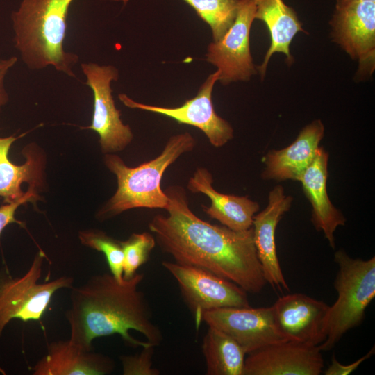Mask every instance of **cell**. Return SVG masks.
Here are the masks:
<instances>
[{
	"label": "cell",
	"mask_w": 375,
	"mask_h": 375,
	"mask_svg": "<svg viewBox=\"0 0 375 375\" xmlns=\"http://www.w3.org/2000/svg\"><path fill=\"white\" fill-rule=\"evenodd\" d=\"M168 215L149 224L156 243L175 262L199 267L229 280L247 292L259 293L267 283L253 242V228L235 231L210 224L190 208L180 185L168 187Z\"/></svg>",
	"instance_id": "6da1fadb"
},
{
	"label": "cell",
	"mask_w": 375,
	"mask_h": 375,
	"mask_svg": "<svg viewBox=\"0 0 375 375\" xmlns=\"http://www.w3.org/2000/svg\"><path fill=\"white\" fill-rule=\"evenodd\" d=\"M143 274L117 280L110 273L90 277L72 287L65 317L69 340L87 349L99 337L117 334L133 347L158 346L163 336L152 317L149 302L139 289Z\"/></svg>",
	"instance_id": "7a4b0ae2"
},
{
	"label": "cell",
	"mask_w": 375,
	"mask_h": 375,
	"mask_svg": "<svg viewBox=\"0 0 375 375\" xmlns=\"http://www.w3.org/2000/svg\"><path fill=\"white\" fill-rule=\"evenodd\" d=\"M74 0H22L11 14L14 46L29 69L51 65L76 78L77 54L65 50L69 9Z\"/></svg>",
	"instance_id": "3957f363"
},
{
	"label": "cell",
	"mask_w": 375,
	"mask_h": 375,
	"mask_svg": "<svg viewBox=\"0 0 375 375\" xmlns=\"http://www.w3.org/2000/svg\"><path fill=\"white\" fill-rule=\"evenodd\" d=\"M195 145L194 138L188 132L172 135L160 154L135 167L127 166L117 155L106 153L104 162L117 177V189L99 216L108 218L135 208L167 210L169 199L161 188L163 174L181 156L192 151Z\"/></svg>",
	"instance_id": "277c9868"
},
{
	"label": "cell",
	"mask_w": 375,
	"mask_h": 375,
	"mask_svg": "<svg viewBox=\"0 0 375 375\" xmlns=\"http://www.w3.org/2000/svg\"><path fill=\"white\" fill-rule=\"evenodd\" d=\"M338 271L334 281L338 293L330 306L326 338L319 348L331 350L349 330L360 325L365 310L375 297V257L353 258L344 251L334 255Z\"/></svg>",
	"instance_id": "5b68a950"
},
{
	"label": "cell",
	"mask_w": 375,
	"mask_h": 375,
	"mask_svg": "<svg viewBox=\"0 0 375 375\" xmlns=\"http://www.w3.org/2000/svg\"><path fill=\"white\" fill-rule=\"evenodd\" d=\"M44 258L40 251L22 276L0 278V337L12 319L40 322L55 292L73 287L70 276L39 283Z\"/></svg>",
	"instance_id": "8992f818"
},
{
	"label": "cell",
	"mask_w": 375,
	"mask_h": 375,
	"mask_svg": "<svg viewBox=\"0 0 375 375\" xmlns=\"http://www.w3.org/2000/svg\"><path fill=\"white\" fill-rule=\"evenodd\" d=\"M181 297L194 317L197 326L206 311L226 307H249L247 293L233 282L207 270L176 262L163 261Z\"/></svg>",
	"instance_id": "52a82bcc"
},
{
	"label": "cell",
	"mask_w": 375,
	"mask_h": 375,
	"mask_svg": "<svg viewBox=\"0 0 375 375\" xmlns=\"http://www.w3.org/2000/svg\"><path fill=\"white\" fill-rule=\"evenodd\" d=\"M81 67L86 77L85 84L94 96L92 123L82 128L99 135L101 150L106 154L124 149L133 140V134L130 126L123 124L112 95L111 83L118 80V69L113 65L94 62H83Z\"/></svg>",
	"instance_id": "ba28073f"
},
{
	"label": "cell",
	"mask_w": 375,
	"mask_h": 375,
	"mask_svg": "<svg viewBox=\"0 0 375 375\" xmlns=\"http://www.w3.org/2000/svg\"><path fill=\"white\" fill-rule=\"evenodd\" d=\"M335 42L359 63L360 74L375 67V0H336L330 22Z\"/></svg>",
	"instance_id": "9c48e42d"
},
{
	"label": "cell",
	"mask_w": 375,
	"mask_h": 375,
	"mask_svg": "<svg viewBox=\"0 0 375 375\" xmlns=\"http://www.w3.org/2000/svg\"><path fill=\"white\" fill-rule=\"evenodd\" d=\"M253 0H239L235 18L217 41L208 47L206 60L219 72V81L226 85L247 81L257 74L250 51V31L255 19Z\"/></svg>",
	"instance_id": "30bf717a"
},
{
	"label": "cell",
	"mask_w": 375,
	"mask_h": 375,
	"mask_svg": "<svg viewBox=\"0 0 375 375\" xmlns=\"http://www.w3.org/2000/svg\"><path fill=\"white\" fill-rule=\"evenodd\" d=\"M219 72L210 74L199 88L197 95L176 108L148 105L137 102L125 94H119V99L126 106L158 113L170 117L179 124H185L199 128L208 138L210 143L220 147L233 138V128L215 112L212 93L215 83L219 80Z\"/></svg>",
	"instance_id": "8fae6325"
},
{
	"label": "cell",
	"mask_w": 375,
	"mask_h": 375,
	"mask_svg": "<svg viewBox=\"0 0 375 375\" xmlns=\"http://www.w3.org/2000/svg\"><path fill=\"white\" fill-rule=\"evenodd\" d=\"M201 321L233 338L249 354L287 341L279 333L272 307H226L206 311Z\"/></svg>",
	"instance_id": "7c38bea8"
},
{
	"label": "cell",
	"mask_w": 375,
	"mask_h": 375,
	"mask_svg": "<svg viewBox=\"0 0 375 375\" xmlns=\"http://www.w3.org/2000/svg\"><path fill=\"white\" fill-rule=\"evenodd\" d=\"M276 326L286 340L319 346L326 338L330 306L302 293L280 297L271 306Z\"/></svg>",
	"instance_id": "4fadbf2b"
},
{
	"label": "cell",
	"mask_w": 375,
	"mask_h": 375,
	"mask_svg": "<svg viewBox=\"0 0 375 375\" xmlns=\"http://www.w3.org/2000/svg\"><path fill=\"white\" fill-rule=\"evenodd\" d=\"M318 346L284 341L249 353L242 375H319L324 359Z\"/></svg>",
	"instance_id": "5bb4252c"
},
{
	"label": "cell",
	"mask_w": 375,
	"mask_h": 375,
	"mask_svg": "<svg viewBox=\"0 0 375 375\" xmlns=\"http://www.w3.org/2000/svg\"><path fill=\"white\" fill-rule=\"evenodd\" d=\"M292 198L285 194L281 185L269 192L266 208L256 214L253 220V242L267 283L280 290L290 288L285 279L278 258L275 241L276 226L291 206Z\"/></svg>",
	"instance_id": "9a60e30c"
},
{
	"label": "cell",
	"mask_w": 375,
	"mask_h": 375,
	"mask_svg": "<svg viewBox=\"0 0 375 375\" xmlns=\"http://www.w3.org/2000/svg\"><path fill=\"white\" fill-rule=\"evenodd\" d=\"M212 182L210 171L201 167L190 178L187 188L192 193H201L209 198L211 204L202 205L203 210L223 226L235 231L252 228L253 217L259 210L258 203L247 197L219 192L212 187Z\"/></svg>",
	"instance_id": "2e32d148"
},
{
	"label": "cell",
	"mask_w": 375,
	"mask_h": 375,
	"mask_svg": "<svg viewBox=\"0 0 375 375\" xmlns=\"http://www.w3.org/2000/svg\"><path fill=\"white\" fill-rule=\"evenodd\" d=\"M115 368L108 356L67 340L50 343L47 354L32 368L33 375H105Z\"/></svg>",
	"instance_id": "e0dca14e"
},
{
	"label": "cell",
	"mask_w": 375,
	"mask_h": 375,
	"mask_svg": "<svg viewBox=\"0 0 375 375\" xmlns=\"http://www.w3.org/2000/svg\"><path fill=\"white\" fill-rule=\"evenodd\" d=\"M324 126L315 120L303 128L295 140L287 147L271 150L265 157V167L262 177L267 180H295L315 158L323 138Z\"/></svg>",
	"instance_id": "ac0fdd59"
},
{
	"label": "cell",
	"mask_w": 375,
	"mask_h": 375,
	"mask_svg": "<svg viewBox=\"0 0 375 375\" xmlns=\"http://www.w3.org/2000/svg\"><path fill=\"white\" fill-rule=\"evenodd\" d=\"M328 154L323 147L305 169L299 181L312 206V222L317 231H322L329 245L335 248L334 233L344 226L346 219L331 202L326 190Z\"/></svg>",
	"instance_id": "d6986e66"
},
{
	"label": "cell",
	"mask_w": 375,
	"mask_h": 375,
	"mask_svg": "<svg viewBox=\"0 0 375 375\" xmlns=\"http://www.w3.org/2000/svg\"><path fill=\"white\" fill-rule=\"evenodd\" d=\"M256 6L255 19L262 21L270 35V45L262 63L257 67L262 78L272 56L275 53H284L288 65L293 58L290 44L298 32H305L294 10L287 6L283 0H253Z\"/></svg>",
	"instance_id": "ffe728a7"
},
{
	"label": "cell",
	"mask_w": 375,
	"mask_h": 375,
	"mask_svg": "<svg viewBox=\"0 0 375 375\" xmlns=\"http://www.w3.org/2000/svg\"><path fill=\"white\" fill-rule=\"evenodd\" d=\"M24 135L0 137V197L4 198V203L17 201L26 195L21 188L23 183H28L29 186L36 188L42 183V158L38 154L31 149H26V161L22 165H15L8 158L12 144Z\"/></svg>",
	"instance_id": "44dd1931"
},
{
	"label": "cell",
	"mask_w": 375,
	"mask_h": 375,
	"mask_svg": "<svg viewBox=\"0 0 375 375\" xmlns=\"http://www.w3.org/2000/svg\"><path fill=\"white\" fill-rule=\"evenodd\" d=\"M201 349L207 375H242L246 353L240 344L224 332L208 326Z\"/></svg>",
	"instance_id": "7402d4cb"
},
{
	"label": "cell",
	"mask_w": 375,
	"mask_h": 375,
	"mask_svg": "<svg viewBox=\"0 0 375 375\" xmlns=\"http://www.w3.org/2000/svg\"><path fill=\"white\" fill-rule=\"evenodd\" d=\"M121 1L126 4L130 0ZM211 28L214 42L219 40L233 24L239 0H184Z\"/></svg>",
	"instance_id": "603a6c76"
},
{
	"label": "cell",
	"mask_w": 375,
	"mask_h": 375,
	"mask_svg": "<svg viewBox=\"0 0 375 375\" xmlns=\"http://www.w3.org/2000/svg\"><path fill=\"white\" fill-rule=\"evenodd\" d=\"M79 240L83 245L102 252L106 257L110 274L119 281L124 280V252L119 241L97 230L81 231Z\"/></svg>",
	"instance_id": "cb8c5ba5"
},
{
	"label": "cell",
	"mask_w": 375,
	"mask_h": 375,
	"mask_svg": "<svg viewBox=\"0 0 375 375\" xmlns=\"http://www.w3.org/2000/svg\"><path fill=\"white\" fill-rule=\"evenodd\" d=\"M120 243L124 252L123 278L129 279L137 273L140 266L147 262L156 241L151 233L143 232L133 233Z\"/></svg>",
	"instance_id": "d4e9b609"
},
{
	"label": "cell",
	"mask_w": 375,
	"mask_h": 375,
	"mask_svg": "<svg viewBox=\"0 0 375 375\" xmlns=\"http://www.w3.org/2000/svg\"><path fill=\"white\" fill-rule=\"evenodd\" d=\"M156 346L149 344L134 355L120 356L124 375H159L160 371L153 367L152 356Z\"/></svg>",
	"instance_id": "484cf974"
},
{
	"label": "cell",
	"mask_w": 375,
	"mask_h": 375,
	"mask_svg": "<svg viewBox=\"0 0 375 375\" xmlns=\"http://www.w3.org/2000/svg\"><path fill=\"white\" fill-rule=\"evenodd\" d=\"M36 189L34 186H29L26 192V195L22 199L15 202L6 203L0 206V235L8 224L11 223L22 224V222L15 219V212L19 206L28 201L34 202L40 198Z\"/></svg>",
	"instance_id": "4316f807"
},
{
	"label": "cell",
	"mask_w": 375,
	"mask_h": 375,
	"mask_svg": "<svg viewBox=\"0 0 375 375\" xmlns=\"http://www.w3.org/2000/svg\"><path fill=\"white\" fill-rule=\"evenodd\" d=\"M374 353V347L370 349L365 355L351 364L342 365L333 354L331 358V363L324 371L325 375H348L355 371L359 365L365 360L369 358Z\"/></svg>",
	"instance_id": "83f0119b"
},
{
	"label": "cell",
	"mask_w": 375,
	"mask_h": 375,
	"mask_svg": "<svg viewBox=\"0 0 375 375\" xmlns=\"http://www.w3.org/2000/svg\"><path fill=\"white\" fill-rule=\"evenodd\" d=\"M18 58L12 56L8 58H0V110L9 99L8 92L6 90L4 80L9 70L16 64Z\"/></svg>",
	"instance_id": "f1b7e54d"
}]
</instances>
